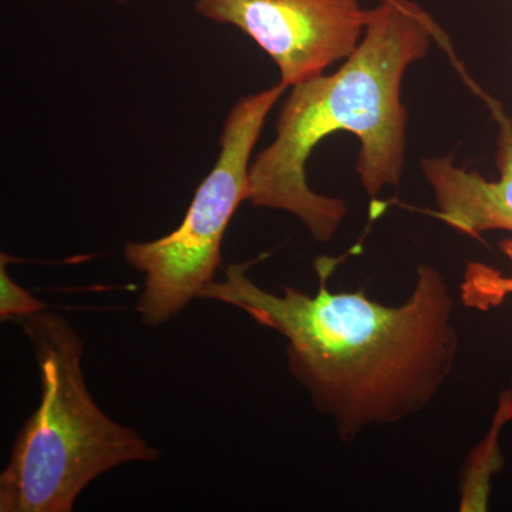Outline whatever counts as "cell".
<instances>
[{
	"label": "cell",
	"instance_id": "1",
	"mask_svg": "<svg viewBox=\"0 0 512 512\" xmlns=\"http://www.w3.org/2000/svg\"><path fill=\"white\" fill-rule=\"evenodd\" d=\"M254 262L228 265L224 281L211 282L200 298L235 306L281 333L293 377L343 439L419 413L453 372L454 302L433 266H419L409 301L384 306L363 291H330L329 259L318 264L316 295L291 286L266 291L248 276Z\"/></svg>",
	"mask_w": 512,
	"mask_h": 512
},
{
	"label": "cell",
	"instance_id": "2",
	"mask_svg": "<svg viewBox=\"0 0 512 512\" xmlns=\"http://www.w3.org/2000/svg\"><path fill=\"white\" fill-rule=\"evenodd\" d=\"M433 40L456 59L439 23L412 0H384L370 9L362 42L338 72L292 87L274 141L252 161L248 201L295 215L313 239L329 242L348 207L309 187L306 164L320 141L338 131L359 140L356 173L370 197L399 187L407 146L403 77Z\"/></svg>",
	"mask_w": 512,
	"mask_h": 512
},
{
	"label": "cell",
	"instance_id": "3",
	"mask_svg": "<svg viewBox=\"0 0 512 512\" xmlns=\"http://www.w3.org/2000/svg\"><path fill=\"white\" fill-rule=\"evenodd\" d=\"M18 322L35 353L42 400L0 474V512H70L111 468L160 460L157 448L94 402L82 370L84 340L63 316L45 309Z\"/></svg>",
	"mask_w": 512,
	"mask_h": 512
},
{
	"label": "cell",
	"instance_id": "4",
	"mask_svg": "<svg viewBox=\"0 0 512 512\" xmlns=\"http://www.w3.org/2000/svg\"><path fill=\"white\" fill-rule=\"evenodd\" d=\"M286 89L279 82L239 99L222 127L217 161L198 185L180 227L154 241L128 242L124 247L128 264L144 274L137 312L151 328L178 315L214 282L229 222L249 198L256 141Z\"/></svg>",
	"mask_w": 512,
	"mask_h": 512
},
{
	"label": "cell",
	"instance_id": "5",
	"mask_svg": "<svg viewBox=\"0 0 512 512\" xmlns=\"http://www.w3.org/2000/svg\"><path fill=\"white\" fill-rule=\"evenodd\" d=\"M195 9L251 37L276 64L286 87L348 59L369 19L359 0H197Z\"/></svg>",
	"mask_w": 512,
	"mask_h": 512
},
{
	"label": "cell",
	"instance_id": "6",
	"mask_svg": "<svg viewBox=\"0 0 512 512\" xmlns=\"http://www.w3.org/2000/svg\"><path fill=\"white\" fill-rule=\"evenodd\" d=\"M483 99L498 127L497 181L458 167L453 154L421 160V170L436 200L437 217L473 238L495 229L512 234V120L500 103L485 93Z\"/></svg>",
	"mask_w": 512,
	"mask_h": 512
},
{
	"label": "cell",
	"instance_id": "7",
	"mask_svg": "<svg viewBox=\"0 0 512 512\" xmlns=\"http://www.w3.org/2000/svg\"><path fill=\"white\" fill-rule=\"evenodd\" d=\"M512 419V394L510 392L503 394L498 413L495 414L494 426L488 434V439L484 441L476 464L471 467L470 480L467 481L466 497L468 494H474L468 498L466 511H483L487 507L488 481L491 474L498 470L501 464L500 450H498V436L505 423ZM467 501V500H466Z\"/></svg>",
	"mask_w": 512,
	"mask_h": 512
},
{
	"label": "cell",
	"instance_id": "8",
	"mask_svg": "<svg viewBox=\"0 0 512 512\" xmlns=\"http://www.w3.org/2000/svg\"><path fill=\"white\" fill-rule=\"evenodd\" d=\"M501 248L512 259V239L504 241ZM512 295V276H504L491 266L470 262L461 284V299L468 308L487 309L501 305Z\"/></svg>",
	"mask_w": 512,
	"mask_h": 512
},
{
	"label": "cell",
	"instance_id": "9",
	"mask_svg": "<svg viewBox=\"0 0 512 512\" xmlns=\"http://www.w3.org/2000/svg\"><path fill=\"white\" fill-rule=\"evenodd\" d=\"M45 309V303L35 298L18 282L13 281L6 269L5 258L2 255V265H0V319L2 322L25 318V316L45 311Z\"/></svg>",
	"mask_w": 512,
	"mask_h": 512
},
{
	"label": "cell",
	"instance_id": "10",
	"mask_svg": "<svg viewBox=\"0 0 512 512\" xmlns=\"http://www.w3.org/2000/svg\"><path fill=\"white\" fill-rule=\"evenodd\" d=\"M117 3H127L128 0H116Z\"/></svg>",
	"mask_w": 512,
	"mask_h": 512
},
{
	"label": "cell",
	"instance_id": "11",
	"mask_svg": "<svg viewBox=\"0 0 512 512\" xmlns=\"http://www.w3.org/2000/svg\"><path fill=\"white\" fill-rule=\"evenodd\" d=\"M377 2H384V0H377Z\"/></svg>",
	"mask_w": 512,
	"mask_h": 512
}]
</instances>
